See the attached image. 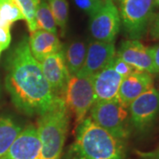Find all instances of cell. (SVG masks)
<instances>
[{
	"mask_svg": "<svg viewBox=\"0 0 159 159\" xmlns=\"http://www.w3.org/2000/svg\"><path fill=\"white\" fill-rule=\"evenodd\" d=\"M5 65V86L19 111L28 116H41L54 105L57 97L30 51L29 36H23L11 48Z\"/></svg>",
	"mask_w": 159,
	"mask_h": 159,
	"instance_id": "1",
	"label": "cell"
},
{
	"mask_svg": "<svg viewBox=\"0 0 159 159\" xmlns=\"http://www.w3.org/2000/svg\"><path fill=\"white\" fill-rule=\"evenodd\" d=\"M124 141L86 118L76 126L74 142L69 147L66 159H125Z\"/></svg>",
	"mask_w": 159,
	"mask_h": 159,
	"instance_id": "2",
	"label": "cell"
},
{
	"mask_svg": "<svg viewBox=\"0 0 159 159\" xmlns=\"http://www.w3.org/2000/svg\"><path fill=\"white\" fill-rule=\"evenodd\" d=\"M69 128V111L57 97L54 105L37 120L40 141L39 159H61Z\"/></svg>",
	"mask_w": 159,
	"mask_h": 159,
	"instance_id": "3",
	"label": "cell"
},
{
	"mask_svg": "<svg viewBox=\"0 0 159 159\" xmlns=\"http://www.w3.org/2000/svg\"><path fill=\"white\" fill-rule=\"evenodd\" d=\"M59 97L69 112L74 114L76 126L80 125L96 102L93 76L71 75Z\"/></svg>",
	"mask_w": 159,
	"mask_h": 159,
	"instance_id": "4",
	"label": "cell"
},
{
	"mask_svg": "<svg viewBox=\"0 0 159 159\" xmlns=\"http://www.w3.org/2000/svg\"><path fill=\"white\" fill-rule=\"evenodd\" d=\"M90 119L114 137L125 141L130 134L128 108L119 100L97 102L89 111Z\"/></svg>",
	"mask_w": 159,
	"mask_h": 159,
	"instance_id": "5",
	"label": "cell"
},
{
	"mask_svg": "<svg viewBox=\"0 0 159 159\" xmlns=\"http://www.w3.org/2000/svg\"><path fill=\"white\" fill-rule=\"evenodd\" d=\"M120 21L130 40H140L148 32L156 7L154 0H118Z\"/></svg>",
	"mask_w": 159,
	"mask_h": 159,
	"instance_id": "6",
	"label": "cell"
},
{
	"mask_svg": "<svg viewBox=\"0 0 159 159\" xmlns=\"http://www.w3.org/2000/svg\"><path fill=\"white\" fill-rule=\"evenodd\" d=\"M121 27L119 10L113 0H105L103 6L90 16L91 35L100 42L114 43Z\"/></svg>",
	"mask_w": 159,
	"mask_h": 159,
	"instance_id": "7",
	"label": "cell"
},
{
	"mask_svg": "<svg viewBox=\"0 0 159 159\" xmlns=\"http://www.w3.org/2000/svg\"><path fill=\"white\" fill-rule=\"evenodd\" d=\"M131 125L144 132L153 125L159 113V91L155 88L143 93L128 105Z\"/></svg>",
	"mask_w": 159,
	"mask_h": 159,
	"instance_id": "8",
	"label": "cell"
},
{
	"mask_svg": "<svg viewBox=\"0 0 159 159\" xmlns=\"http://www.w3.org/2000/svg\"><path fill=\"white\" fill-rule=\"evenodd\" d=\"M116 57L121 58L136 71L156 74L150 47H147L140 40H126L121 43Z\"/></svg>",
	"mask_w": 159,
	"mask_h": 159,
	"instance_id": "9",
	"label": "cell"
},
{
	"mask_svg": "<svg viewBox=\"0 0 159 159\" xmlns=\"http://www.w3.org/2000/svg\"><path fill=\"white\" fill-rule=\"evenodd\" d=\"M116 57L114 43L91 41L87 45L84 66L79 74L93 76L105 68Z\"/></svg>",
	"mask_w": 159,
	"mask_h": 159,
	"instance_id": "10",
	"label": "cell"
},
{
	"mask_svg": "<svg viewBox=\"0 0 159 159\" xmlns=\"http://www.w3.org/2000/svg\"><path fill=\"white\" fill-rule=\"evenodd\" d=\"M40 141L36 126L29 124L23 128L9 150L0 159H39Z\"/></svg>",
	"mask_w": 159,
	"mask_h": 159,
	"instance_id": "11",
	"label": "cell"
},
{
	"mask_svg": "<svg viewBox=\"0 0 159 159\" xmlns=\"http://www.w3.org/2000/svg\"><path fill=\"white\" fill-rule=\"evenodd\" d=\"M40 65L43 74L53 93L59 97L70 78L63 55V49L43 58Z\"/></svg>",
	"mask_w": 159,
	"mask_h": 159,
	"instance_id": "12",
	"label": "cell"
},
{
	"mask_svg": "<svg viewBox=\"0 0 159 159\" xmlns=\"http://www.w3.org/2000/svg\"><path fill=\"white\" fill-rule=\"evenodd\" d=\"M122 80L123 77L114 70L112 61L105 68L93 75L96 102L117 100Z\"/></svg>",
	"mask_w": 159,
	"mask_h": 159,
	"instance_id": "13",
	"label": "cell"
},
{
	"mask_svg": "<svg viewBox=\"0 0 159 159\" xmlns=\"http://www.w3.org/2000/svg\"><path fill=\"white\" fill-rule=\"evenodd\" d=\"M151 74L134 71L125 78L120 84L118 95L119 102L128 108V105L137 97L154 87Z\"/></svg>",
	"mask_w": 159,
	"mask_h": 159,
	"instance_id": "14",
	"label": "cell"
},
{
	"mask_svg": "<svg viewBox=\"0 0 159 159\" xmlns=\"http://www.w3.org/2000/svg\"><path fill=\"white\" fill-rule=\"evenodd\" d=\"M29 44L33 57L38 62L63 49L62 43L57 34L38 29L30 33Z\"/></svg>",
	"mask_w": 159,
	"mask_h": 159,
	"instance_id": "15",
	"label": "cell"
},
{
	"mask_svg": "<svg viewBox=\"0 0 159 159\" xmlns=\"http://www.w3.org/2000/svg\"><path fill=\"white\" fill-rule=\"evenodd\" d=\"M87 44L82 41H74L63 49V55L69 74L75 75L82 69L86 59Z\"/></svg>",
	"mask_w": 159,
	"mask_h": 159,
	"instance_id": "16",
	"label": "cell"
},
{
	"mask_svg": "<svg viewBox=\"0 0 159 159\" xmlns=\"http://www.w3.org/2000/svg\"><path fill=\"white\" fill-rule=\"evenodd\" d=\"M23 128L9 116H0V158L9 150Z\"/></svg>",
	"mask_w": 159,
	"mask_h": 159,
	"instance_id": "17",
	"label": "cell"
},
{
	"mask_svg": "<svg viewBox=\"0 0 159 159\" xmlns=\"http://www.w3.org/2000/svg\"><path fill=\"white\" fill-rule=\"evenodd\" d=\"M36 30H44L57 34V27L46 0H41L35 13Z\"/></svg>",
	"mask_w": 159,
	"mask_h": 159,
	"instance_id": "18",
	"label": "cell"
},
{
	"mask_svg": "<svg viewBox=\"0 0 159 159\" xmlns=\"http://www.w3.org/2000/svg\"><path fill=\"white\" fill-rule=\"evenodd\" d=\"M24 20L15 0H0V24L11 28L13 23Z\"/></svg>",
	"mask_w": 159,
	"mask_h": 159,
	"instance_id": "19",
	"label": "cell"
},
{
	"mask_svg": "<svg viewBox=\"0 0 159 159\" xmlns=\"http://www.w3.org/2000/svg\"><path fill=\"white\" fill-rule=\"evenodd\" d=\"M51 13L57 24L60 29L62 35L65 34L67 28L69 20V4L67 0H46Z\"/></svg>",
	"mask_w": 159,
	"mask_h": 159,
	"instance_id": "20",
	"label": "cell"
},
{
	"mask_svg": "<svg viewBox=\"0 0 159 159\" xmlns=\"http://www.w3.org/2000/svg\"><path fill=\"white\" fill-rule=\"evenodd\" d=\"M41 0H15L16 4L22 12L24 20H26L28 29L30 33L36 30L35 13Z\"/></svg>",
	"mask_w": 159,
	"mask_h": 159,
	"instance_id": "21",
	"label": "cell"
},
{
	"mask_svg": "<svg viewBox=\"0 0 159 159\" xmlns=\"http://www.w3.org/2000/svg\"><path fill=\"white\" fill-rule=\"evenodd\" d=\"M74 4L89 17L95 14L104 4L105 0H74Z\"/></svg>",
	"mask_w": 159,
	"mask_h": 159,
	"instance_id": "22",
	"label": "cell"
},
{
	"mask_svg": "<svg viewBox=\"0 0 159 159\" xmlns=\"http://www.w3.org/2000/svg\"><path fill=\"white\" fill-rule=\"evenodd\" d=\"M112 66H113L114 70L123 78H125L132 73H134V71H136L134 67H132L130 65H128L127 63L118 57H114V59L112 60Z\"/></svg>",
	"mask_w": 159,
	"mask_h": 159,
	"instance_id": "23",
	"label": "cell"
},
{
	"mask_svg": "<svg viewBox=\"0 0 159 159\" xmlns=\"http://www.w3.org/2000/svg\"><path fill=\"white\" fill-rule=\"evenodd\" d=\"M11 42V28L0 24V51L9 48Z\"/></svg>",
	"mask_w": 159,
	"mask_h": 159,
	"instance_id": "24",
	"label": "cell"
},
{
	"mask_svg": "<svg viewBox=\"0 0 159 159\" xmlns=\"http://www.w3.org/2000/svg\"><path fill=\"white\" fill-rule=\"evenodd\" d=\"M148 32L151 39L159 40V12L154 13L148 25Z\"/></svg>",
	"mask_w": 159,
	"mask_h": 159,
	"instance_id": "25",
	"label": "cell"
},
{
	"mask_svg": "<svg viewBox=\"0 0 159 159\" xmlns=\"http://www.w3.org/2000/svg\"><path fill=\"white\" fill-rule=\"evenodd\" d=\"M156 74H159V43L150 47Z\"/></svg>",
	"mask_w": 159,
	"mask_h": 159,
	"instance_id": "26",
	"label": "cell"
},
{
	"mask_svg": "<svg viewBox=\"0 0 159 159\" xmlns=\"http://www.w3.org/2000/svg\"><path fill=\"white\" fill-rule=\"evenodd\" d=\"M136 153L142 159H159V148L149 152L136 151Z\"/></svg>",
	"mask_w": 159,
	"mask_h": 159,
	"instance_id": "27",
	"label": "cell"
},
{
	"mask_svg": "<svg viewBox=\"0 0 159 159\" xmlns=\"http://www.w3.org/2000/svg\"><path fill=\"white\" fill-rule=\"evenodd\" d=\"M154 2H155V5L156 6H159V0H154Z\"/></svg>",
	"mask_w": 159,
	"mask_h": 159,
	"instance_id": "28",
	"label": "cell"
},
{
	"mask_svg": "<svg viewBox=\"0 0 159 159\" xmlns=\"http://www.w3.org/2000/svg\"><path fill=\"white\" fill-rule=\"evenodd\" d=\"M0 97H1V87H0Z\"/></svg>",
	"mask_w": 159,
	"mask_h": 159,
	"instance_id": "29",
	"label": "cell"
},
{
	"mask_svg": "<svg viewBox=\"0 0 159 159\" xmlns=\"http://www.w3.org/2000/svg\"><path fill=\"white\" fill-rule=\"evenodd\" d=\"M0 55H1V51H0Z\"/></svg>",
	"mask_w": 159,
	"mask_h": 159,
	"instance_id": "30",
	"label": "cell"
}]
</instances>
